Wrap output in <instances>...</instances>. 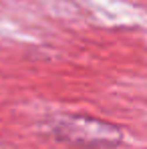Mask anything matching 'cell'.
<instances>
[{"label":"cell","instance_id":"obj_1","mask_svg":"<svg viewBox=\"0 0 147 149\" xmlns=\"http://www.w3.org/2000/svg\"><path fill=\"white\" fill-rule=\"evenodd\" d=\"M49 133L63 143L87 149H109L123 141V129L89 115H67L49 125Z\"/></svg>","mask_w":147,"mask_h":149}]
</instances>
